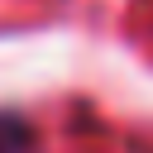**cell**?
<instances>
[{"mask_svg": "<svg viewBox=\"0 0 153 153\" xmlns=\"http://www.w3.org/2000/svg\"><path fill=\"white\" fill-rule=\"evenodd\" d=\"M38 143V129L19 110H0V153H29Z\"/></svg>", "mask_w": 153, "mask_h": 153, "instance_id": "cell-1", "label": "cell"}]
</instances>
